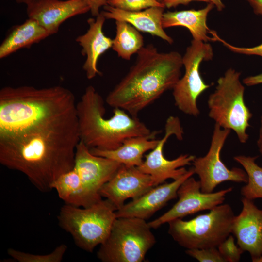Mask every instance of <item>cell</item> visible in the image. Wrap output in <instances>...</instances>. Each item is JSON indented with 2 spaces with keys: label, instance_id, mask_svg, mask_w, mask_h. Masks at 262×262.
I'll return each instance as SVG.
<instances>
[{
  "label": "cell",
  "instance_id": "6da1fadb",
  "mask_svg": "<svg viewBox=\"0 0 262 262\" xmlns=\"http://www.w3.org/2000/svg\"><path fill=\"white\" fill-rule=\"evenodd\" d=\"M80 141L77 114L18 135L0 138V163L20 172L40 191L74 166Z\"/></svg>",
  "mask_w": 262,
  "mask_h": 262
},
{
  "label": "cell",
  "instance_id": "7a4b0ae2",
  "mask_svg": "<svg viewBox=\"0 0 262 262\" xmlns=\"http://www.w3.org/2000/svg\"><path fill=\"white\" fill-rule=\"evenodd\" d=\"M136 54L135 63L105 100L110 106L121 108L134 117L173 88L183 66L180 53L161 52L152 44L143 47Z\"/></svg>",
  "mask_w": 262,
  "mask_h": 262
},
{
  "label": "cell",
  "instance_id": "3957f363",
  "mask_svg": "<svg viewBox=\"0 0 262 262\" xmlns=\"http://www.w3.org/2000/svg\"><path fill=\"white\" fill-rule=\"evenodd\" d=\"M75 98L61 86H5L0 90V138L18 135L76 115Z\"/></svg>",
  "mask_w": 262,
  "mask_h": 262
},
{
  "label": "cell",
  "instance_id": "277c9868",
  "mask_svg": "<svg viewBox=\"0 0 262 262\" xmlns=\"http://www.w3.org/2000/svg\"><path fill=\"white\" fill-rule=\"evenodd\" d=\"M105 112L101 96L93 86H87L77 103L76 114L80 140L89 149L112 150L128 138L144 136L154 139L158 133L121 108H114L109 118H105Z\"/></svg>",
  "mask_w": 262,
  "mask_h": 262
},
{
  "label": "cell",
  "instance_id": "5b68a950",
  "mask_svg": "<svg viewBox=\"0 0 262 262\" xmlns=\"http://www.w3.org/2000/svg\"><path fill=\"white\" fill-rule=\"evenodd\" d=\"M116 207L102 199L88 207L64 204L58 215L59 225L72 237L80 248L92 253L109 236L116 219Z\"/></svg>",
  "mask_w": 262,
  "mask_h": 262
},
{
  "label": "cell",
  "instance_id": "8992f818",
  "mask_svg": "<svg viewBox=\"0 0 262 262\" xmlns=\"http://www.w3.org/2000/svg\"><path fill=\"white\" fill-rule=\"evenodd\" d=\"M240 76L241 72L233 68L227 70L218 79L207 103L209 116L221 128L233 131L240 142L245 143L249 138L246 131L252 114L245 102V88Z\"/></svg>",
  "mask_w": 262,
  "mask_h": 262
},
{
  "label": "cell",
  "instance_id": "52a82bcc",
  "mask_svg": "<svg viewBox=\"0 0 262 262\" xmlns=\"http://www.w3.org/2000/svg\"><path fill=\"white\" fill-rule=\"evenodd\" d=\"M235 216L229 204H222L189 220L170 221L168 232L186 249L217 247L231 233Z\"/></svg>",
  "mask_w": 262,
  "mask_h": 262
},
{
  "label": "cell",
  "instance_id": "ba28073f",
  "mask_svg": "<svg viewBox=\"0 0 262 262\" xmlns=\"http://www.w3.org/2000/svg\"><path fill=\"white\" fill-rule=\"evenodd\" d=\"M151 229L145 219L116 217L97 257L102 262H143L156 241Z\"/></svg>",
  "mask_w": 262,
  "mask_h": 262
},
{
  "label": "cell",
  "instance_id": "9c48e42d",
  "mask_svg": "<svg viewBox=\"0 0 262 262\" xmlns=\"http://www.w3.org/2000/svg\"><path fill=\"white\" fill-rule=\"evenodd\" d=\"M213 57V48L208 43L193 39L186 48L182 56L184 74L172 89L175 104L184 114L196 117L199 115L197 100L211 86L203 80L199 67L203 61Z\"/></svg>",
  "mask_w": 262,
  "mask_h": 262
},
{
  "label": "cell",
  "instance_id": "30bf717a",
  "mask_svg": "<svg viewBox=\"0 0 262 262\" xmlns=\"http://www.w3.org/2000/svg\"><path fill=\"white\" fill-rule=\"evenodd\" d=\"M230 131L215 123L207 153L203 157H196L192 163L194 173L199 178L203 193L213 192L219 184L224 181L247 182V175L245 170L238 167L229 169L221 159V150Z\"/></svg>",
  "mask_w": 262,
  "mask_h": 262
},
{
  "label": "cell",
  "instance_id": "8fae6325",
  "mask_svg": "<svg viewBox=\"0 0 262 262\" xmlns=\"http://www.w3.org/2000/svg\"><path fill=\"white\" fill-rule=\"evenodd\" d=\"M183 131L179 118L170 116L166 120L165 132L163 137L159 139L155 147L145 156L141 165L137 167L142 172L151 176L155 186L163 183L168 179L177 180L186 173L184 166L190 165L196 156L189 154H181L173 160H168L163 152L164 144L172 135L181 140Z\"/></svg>",
  "mask_w": 262,
  "mask_h": 262
},
{
  "label": "cell",
  "instance_id": "7c38bea8",
  "mask_svg": "<svg viewBox=\"0 0 262 262\" xmlns=\"http://www.w3.org/2000/svg\"><path fill=\"white\" fill-rule=\"evenodd\" d=\"M122 164L108 158L92 154L80 141L75 156L74 168L83 188L87 207L101 200L100 190L115 174Z\"/></svg>",
  "mask_w": 262,
  "mask_h": 262
},
{
  "label": "cell",
  "instance_id": "4fadbf2b",
  "mask_svg": "<svg viewBox=\"0 0 262 262\" xmlns=\"http://www.w3.org/2000/svg\"><path fill=\"white\" fill-rule=\"evenodd\" d=\"M233 188L221 190L210 193L201 191L199 180L192 176L185 180L177 191L178 201L161 216L148 222L151 229H156L171 220L182 218L188 215L204 210H211L222 204L226 195L231 192Z\"/></svg>",
  "mask_w": 262,
  "mask_h": 262
},
{
  "label": "cell",
  "instance_id": "5bb4252c",
  "mask_svg": "<svg viewBox=\"0 0 262 262\" xmlns=\"http://www.w3.org/2000/svg\"><path fill=\"white\" fill-rule=\"evenodd\" d=\"M154 186L150 175L142 172L137 166L122 164L113 177L102 186L100 194L118 210L127 199H136Z\"/></svg>",
  "mask_w": 262,
  "mask_h": 262
},
{
  "label": "cell",
  "instance_id": "9a60e30c",
  "mask_svg": "<svg viewBox=\"0 0 262 262\" xmlns=\"http://www.w3.org/2000/svg\"><path fill=\"white\" fill-rule=\"evenodd\" d=\"M194 174L192 167L179 179L170 183H163L154 186L140 197L132 199L116 210V217H137L146 220L149 219L168 201L176 198L180 185Z\"/></svg>",
  "mask_w": 262,
  "mask_h": 262
},
{
  "label": "cell",
  "instance_id": "2e32d148",
  "mask_svg": "<svg viewBox=\"0 0 262 262\" xmlns=\"http://www.w3.org/2000/svg\"><path fill=\"white\" fill-rule=\"evenodd\" d=\"M242 209L235 216L231 233L244 251L249 253L252 261L262 255V209H259L253 200L243 197Z\"/></svg>",
  "mask_w": 262,
  "mask_h": 262
},
{
  "label": "cell",
  "instance_id": "e0dca14e",
  "mask_svg": "<svg viewBox=\"0 0 262 262\" xmlns=\"http://www.w3.org/2000/svg\"><path fill=\"white\" fill-rule=\"evenodd\" d=\"M26 5L28 18L37 21L50 35L67 19L90 11L85 0H34Z\"/></svg>",
  "mask_w": 262,
  "mask_h": 262
},
{
  "label": "cell",
  "instance_id": "ac0fdd59",
  "mask_svg": "<svg viewBox=\"0 0 262 262\" xmlns=\"http://www.w3.org/2000/svg\"><path fill=\"white\" fill-rule=\"evenodd\" d=\"M96 17L87 20L89 29L76 39L82 48V55L86 57L82 68L89 80L101 74L97 68L98 60L101 55L112 47L113 43V39L106 36L102 31L105 17L100 13Z\"/></svg>",
  "mask_w": 262,
  "mask_h": 262
},
{
  "label": "cell",
  "instance_id": "d6986e66",
  "mask_svg": "<svg viewBox=\"0 0 262 262\" xmlns=\"http://www.w3.org/2000/svg\"><path fill=\"white\" fill-rule=\"evenodd\" d=\"M103 8L101 13L106 19L125 21L139 31L160 37L170 44L174 42L162 26L164 7H152L138 11H125L109 5Z\"/></svg>",
  "mask_w": 262,
  "mask_h": 262
},
{
  "label": "cell",
  "instance_id": "ffe728a7",
  "mask_svg": "<svg viewBox=\"0 0 262 262\" xmlns=\"http://www.w3.org/2000/svg\"><path fill=\"white\" fill-rule=\"evenodd\" d=\"M212 3H208L204 8L181 11L164 12L162 18V26L167 28L181 26L186 28L190 32L193 39L208 43L215 41L214 37L209 36L212 30L207 24V16L210 12L214 8Z\"/></svg>",
  "mask_w": 262,
  "mask_h": 262
},
{
  "label": "cell",
  "instance_id": "44dd1931",
  "mask_svg": "<svg viewBox=\"0 0 262 262\" xmlns=\"http://www.w3.org/2000/svg\"><path fill=\"white\" fill-rule=\"evenodd\" d=\"M159 141L147 137L136 136L126 139L120 147L114 150L91 148L90 150L94 155L109 158L126 166L138 167L144 161V154L154 149Z\"/></svg>",
  "mask_w": 262,
  "mask_h": 262
},
{
  "label": "cell",
  "instance_id": "7402d4cb",
  "mask_svg": "<svg viewBox=\"0 0 262 262\" xmlns=\"http://www.w3.org/2000/svg\"><path fill=\"white\" fill-rule=\"evenodd\" d=\"M50 35L37 21L28 18L23 23L14 26L4 39L0 46V58L23 48H29Z\"/></svg>",
  "mask_w": 262,
  "mask_h": 262
},
{
  "label": "cell",
  "instance_id": "603a6c76",
  "mask_svg": "<svg viewBox=\"0 0 262 262\" xmlns=\"http://www.w3.org/2000/svg\"><path fill=\"white\" fill-rule=\"evenodd\" d=\"M116 35L112 48L118 56L130 60L144 47V38L139 31L123 21H115Z\"/></svg>",
  "mask_w": 262,
  "mask_h": 262
},
{
  "label": "cell",
  "instance_id": "cb8c5ba5",
  "mask_svg": "<svg viewBox=\"0 0 262 262\" xmlns=\"http://www.w3.org/2000/svg\"><path fill=\"white\" fill-rule=\"evenodd\" d=\"M52 189L66 204L87 207L80 177L74 168L60 176L52 184Z\"/></svg>",
  "mask_w": 262,
  "mask_h": 262
},
{
  "label": "cell",
  "instance_id": "d4e9b609",
  "mask_svg": "<svg viewBox=\"0 0 262 262\" xmlns=\"http://www.w3.org/2000/svg\"><path fill=\"white\" fill-rule=\"evenodd\" d=\"M258 157L245 155L233 157L243 167L248 178L247 183L241 189V194L243 197L253 200L262 198V167L255 162Z\"/></svg>",
  "mask_w": 262,
  "mask_h": 262
},
{
  "label": "cell",
  "instance_id": "484cf974",
  "mask_svg": "<svg viewBox=\"0 0 262 262\" xmlns=\"http://www.w3.org/2000/svg\"><path fill=\"white\" fill-rule=\"evenodd\" d=\"M67 249L66 244L57 246L52 252L46 254H34L10 248L8 254L18 262H60Z\"/></svg>",
  "mask_w": 262,
  "mask_h": 262
},
{
  "label": "cell",
  "instance_id": "4316f807",
  "mask_svg": "<svg viewBox=\"0 0 262 262\" xmlns=\"http://www.w3.org/2000/svg\"><path fill=\"white\" fill-rule=\"evenodd\" d=\"M108 5L125 11H138L152 7L165 8L156 0H108Z\"/></svg>",
  "mask_w": 262,
  "mask_h": 262
},
{
  "label": "cell",
  "instance_id": "83f0119b",
  "mask_svg": "<svg viewBox=\"0 0 262 262\" xmlns=\"http://www.w3.org/2000/svg\"><path fill=\"white\" fill-rule=\"evenodd\" d=\"M226 262H237L244 251L236 245L234 237L229 235L217 247Z\"/></svg>",
  "mask_w": 262,
  "mask_h": 262
},
{
  "label": "cell",
  "instance_id": "f1b7e54d",
  "mask_svg": "<svg viewBox=\"0 0 262 262\" xmlns=\"http://www.w3.org/2000/svg\"><path fill=\"white\" fill-rule=\"evenodd\" d=\"M217 248L186 249L185 252L200 262H226Z\"/></svg>",
  "mask_w": 262,
  "mask_h": 262
},
{
  "label": "cell",
  "instance_id": "f546056e",
  "mask_svg": "<svg viewBox=\"0 0 262 262\" xmlns=\"http://www.w3.org/2000/svg\"><path fill=\"white\" fill-rule=\"evenodd\" d=\"M211 35L214 38L215 41L221 42L225 47L234 53L248 55H258L262 57V43L253 47H240L230 44L220 38L214 31H212Z\"/></svg>",
  "mask_w": 262,
  "mask_h": 262
},
{
  "label": "cell",
  "instance_id": "4dcf8cb0",
  "mask_svg": "<svg viewBox=\"0 0 262 262\" xmlns=\"http://www.w3.org/2000/svg\"><path fill=\"white\" fill-rule=\"evenodd\" d=\"M192 1H202L213 4L219 11H222L225 5L221 0H164L162 3L165 8H175L180 5H187Z\"/></svg>",
  "mask_w": 262,
  "mask_h": 262
},
{
  "label": "cell",
  "instance_id": "1f68e13d",
  "mask_svg": "<svg viewBox=\"0 0 262 262\" xmlns=\"http://www.w3.org/2000/svg\"><path fill=\"white\" fill-rule=\"evenodd\" d=\"M88 4L90 11L93 16L97 17L99 15V9L108 5V0H85Z\"/></svg>",
  "mask_w": 262,
  "mask_h": 262
},
{
  "label": "cell",
  "instance_id": "d6a6232c",
  "mask_svg": "<svg viewBox=\"0 0 262 262\" xmlns=\"http://www.w3.org/2000/svg\"><path fill=\"white\" fill-rule=\"evenodd\" d=\"M244 84L247 86H253L262 83V73L247 77L243 80Z\"/></svg>",
  "mask_w": 262,
  "mask_h": 262
},
{
  "label": "cell",
  "instance_id": "836d02e7",
  "mask_svg": "<svg viewBox=\"0 0 262 262\" xmlns=\"http://www.w3.org/2000/svg\"><path fill=\"white\" fill-rule=\"evenodd\" d=\"M252 8L254 13L262 16V0H245Z\"/></svg>",
  "mask_w": 262,
  "mask_h": 262
},
{
  "label": "cell",
  "instance_id": "e575fe53",
  "mask_svg": "<svg viewBox=\"0 0 262 262\" xmlns=\"http://www.w3.org/2000/svg\"><path fill=\"white\" fill-rule=\"evenodd\" d=\"M257 144L259 148V151L262 156V115L261 116L260 119L259 137L257 141Z\"/></svg>",
  "mask_w": 262,
  "mask_h": 262
},
{
  "label": "cell",
  "instance_id": "d590c367",
  "mask_svg": "<svg viewBox=\"0 0 262 262\" xmlns=\"http://www.w3.org/2000/svg\"><path fill=\"white\" fill-rule=\"evenodd\" d=\"M33 0H16V2L18 3H25L26 4Z\"/></svg>",
  "mask_w": 262,
  "mask_h": 262
},
{
  "label": "cell",
  "instance_id": "8d00e7d4",
  "mask_svg": "<svg viewBox=\"0 0 262 262\" xmlns=\"http://www.w3.org/2000/svg\"><path fill=\"white\" fill-rule=\"evenodd\" d=\"M255 262H262V255L258 258Z\"/></svg>",
  "mask_w": 262,
  "mask_h": 262
},
{
  "label": "cell",
  "instance_id": "74e56055",
  "mask_svg": "<svg viewBox=\"0 0 262 262\" xmlns=\"http://www.w3.org/2000/svg\"><path fill=\"white\" fill-rule=\"evenodd\" d=\"M156 0L158 1V2H161V3H162V2L164 1V0Z\"/></svg>",
  "mask_w": 262,
  "mask_h": 262
}]
</instances>
